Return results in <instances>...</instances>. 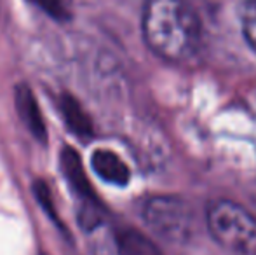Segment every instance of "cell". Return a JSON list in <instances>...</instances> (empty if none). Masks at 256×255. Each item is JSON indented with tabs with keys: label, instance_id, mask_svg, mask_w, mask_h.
I'll return each mask as SVG.
<instances>
[{
	"label": "cell",
	"instance_id": "cell-9",
	"mask_svg": "<svg viewBox=\"0 0 256 255\" xmlns=\"http://www.w3.org/2000/svg\"><path fill=\"white\" fill-rule=\"evenodd\" d=\"M239 20L242 35L256 53V0H244L239 6Z\"/></svg>",
	"mask_w": 256,
	"mask_h": 255
},
{
	"label": "cell",
	"instance_id": "cell-4",
	"mask_svg": "<svg viewBox=\"0 0 256 255\" xmlns=\"http://www.w3.org/2000/svg\"><path fill=\"white\" fill-rule=\"evenodd\" d=\"M60 164H61V171H63L66 182L70 184L72 191L75 192V196L80 197L82 208L100 206L98 199H96L94 192H92L91 184H89L88 177H86L84 168H82V161H80V157H78V154L75 152V149L64 147V149L61 150Z\"/></svg>",
	"mask_w": 256,
	"mask_h": 255
},
{
	"label": "cell",
	"instance_id": "cell-8",
	"mask_svg": "<svg viewBox=\"0 0 256 255\" xmlns=\"http://www.w3.org/2000/svg\"><path fill=\"white\" fill-rule=\"evenodd\" d=\"M115 241L118 255H164L152 239L134 229H124L117 232Z\"/></svg>",
	"mask_w": 256,
	"mask_h": 255
},
{
	"label": "cell",
	"instance_id": "cell-5",
	"mask_svg": "<svg viewBox=\"0 0 256 255\" xmlns=\"http://www.w3.org/2000/svg\"><path fill=\"white\" fill-rule=\"evenodd\" d=\"M14 105H16V112L20 116L21 123L28 128V131L38 142L46 143V140H48V129H46L44 117H42L34 93H32V89L26 84L16 86V89H14Z\"/></svg>",
	"mask_w": 256,
	"mask_h": 255
},
{
	"label": "cell",
	"instance_id": "cell-12",
	"mask_svg": "<svg viewBox=\"0 0 256 255\" xmlns=\"http://www.w3.org/2000/svg\"><path fill=\"white\" fill-rule=\"evenodd\" d=\"M253 199H254V204H256V189H254V196H253Z\"/></svg>",
	"mask_w": 256,
	"mask_h": 255
},
{
	"label": "cell",
	"instance_id": "cell-10",
	"mask_svg": "<svg viewBox=\"0 0 256 255\" xmlns=\"http://www.w3.org/2000/svg\"><path fill=\"white\" fill-rule=\"evenodd\" d=\"M34 194H35V197H37L38 204L42 206V210L48 213V217L51 218L54 224L61 225L60 218H58V211H56V208H54V203H52L51 191H49V187L46 185V182H42V180L35 182V184H34Z\"/></svg>",
	"mask_w": 256,
	"mask_h": 255
},
{
	"label": "cell",
	"instance_id": "cell-1",
	"mask_svg": "<svg viewBox=\"0 0 256 255\" xmlns=\"http://www.w3.org/2000/svg\"><path fill=\"white\" fill-rule=\"evenodd\" d=\"M142 25L148 48L168 62H185L199 48V18L185 0H145Z\"/></svg>",
	"mask_w": 256,
	"mask_h": 255
},
{
	"label": "cell",
	"instance_id": "cell-11",
	"mask_svg": "<svg viewBox=\"0 0 256 255\" xmlns=\"http://www.w3.org/2000/svg\"><path fill=\"white\" fill-rule=\"evenodd\" d=\"M32 2L37 4L40 9H44L54 20H66L68 18V11L61 0H32Z\"/></svg>",
	"mask_w": 256,
	"mask_h": 255
},
{
	"label": "cell",
	"instance_id": "cell-3",
	"mask_svg": "<svg viewBox=\"0 0 256 255\" xmlns=\"http://www.w3.org/2000/svg\"><path fill=\"white\" fill-rule=\"evenodd\" d=\"M146 224L168 239H183L192 227V211L183 199L174 196H155L143 210Z\"/></svg>",
	"mask_w": 256,
	"mask_h": 255
},
{
	"label": "cell",
	"instance_id": "cell-7",
	"mask_svg": "<svg viewBox=\"0 0 256 255\" xmlns=\"http://www.w3.org/2000/svg\"><path fill=\"white\" fill-rule=\"evenodd\" d=\"M60 112L72 133H75L80 138H89L92 135V124L88 114L82 110L80 103L68 93L60 96Z\"/></svg>",
	"mask_w": 256,
	"mask_h": 255
},
{
	"label": "cell",
	"instance_id": "cell-13",
	"mask_svg": "<svg viewBox=\"0 0 256 255\" xmlns=\"http://www.w3.org/2000/svg\"><path fill=\"white\" fill-rule=\"evenodd\" d=\"M38 255H49V253H38Z\"/></svg>",
	"mask_w": 256,
	"mask_h": 255
},
{
	"label": "cell",
	"instance_id": "cell-2",
	"mask_svg": "<svg viewBox=\"0 0 256 255\" xmlns=\"http://www.w3.org/2000/svg\"><path fill=\"white\" fill-rule=\"evenodd\" d=\"M211 236L236 255H256V217L230 199H218L208 208Z\"/></svg>",
	"mask_w": 256,
	"mask_h": 255
},
{
	"label": "cell",
	"instance_id": "cell-6",
	"mask_svg": "<svg viewBox=\"0 0 256 255\" xmlns=\"http://www.w3.org/2000/svg\"><path fill=\"white\" fill-rule=\"evenodd\" d=\"M91 164L96 175L100 178H103L104 182H108V184L124 187V185H128L129 178H131V171H129L128 164L112 150L98 149L92 154Z\"/></svg>",
	"mask_w": 256,
	"mask_h": 255
}]
</instances>
